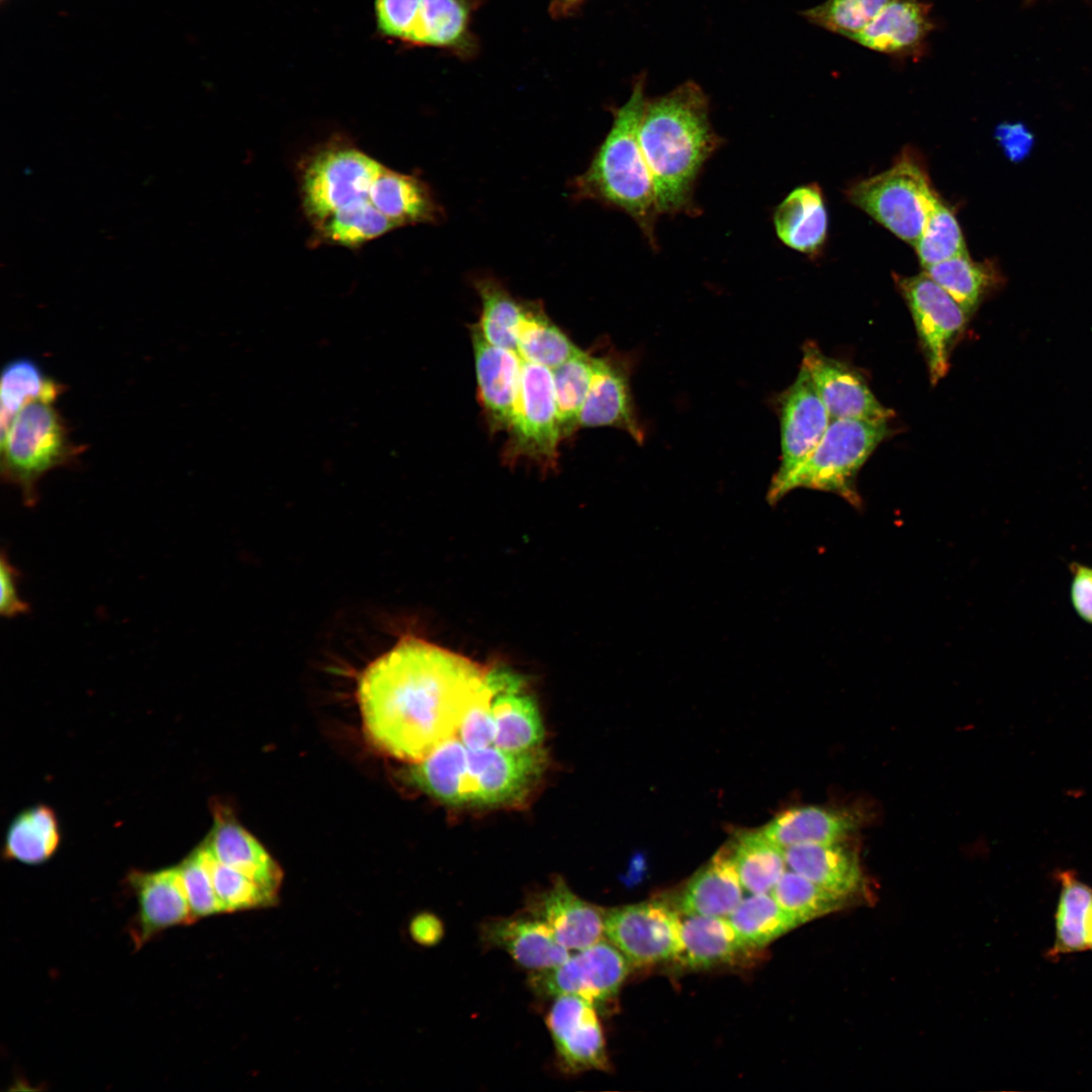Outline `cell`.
I'll return each instance as SVG.
<instances>
[{
	"label": "cell",
	"mask_w": 1092,
	"mask_h": 1092,
	"mask_svg": "<svg viewBox=\"0 0 1092 1092\" xmlns=\"http://www.w3.org/2000/svg\"><path fill=\"white\" fill-rule=\"evenodd\" d=\"M999 141L1006 156L1013 162L1022 160L1029 152L1033 139L1021 123H1002L996 128Z\"/></svg>",
	"instance_id": "cell-50"
},
{
	"label": "cell",
	"mask_w": 1092,
	"mask_h": 1092,
	"mask_svg": "<svg viewBox=\"0 0 1092 1092\" xmlns=\"http://www.w3.org/2000/svg\"><path fill=\"white\" fill-rule=\"evenodd\" d=\"M855 826V817L847 811L807 806L780 813L761 831L786 849L801 844L840 842Z\"/></svg>",
	"instance_id": "cell-27"
},
{
	"label": "cell",
	"mask_w": 1092,
	"mask_h": 1092,
	"mask_svg": "<svg viewBox=\"0 0 1092 1092\" xmlns=\"http://www.w3.org/2000/svg\"><path fill=\"white\" fill-rule=\"evenodd\" d=\"M381 167V163L348 145H331L313 155L300 176L302 207L312 225L345 205L369 198Z\"/></svg>",
	"instance_id": "cell-8"
},
{
	"label": "cell",
	"mask_w": 1092,
	"mask_h": 1092,
	"mask_svg": "<svg viewBox=\"0 0 1092 1092\" xmlns=\"http://www.w3.org/2000/svg\"><path fill=\"white\" fill-rule=\"evenodd\" d=\"M780 416L782 457L770 484L784 480L809 457L831 421L803 365L795 381L781 395Z\"/></svg>",
	"instance_id": "cell-14"
},
{
	"label": "cell",
	"mask_w": 1092,
	"mask_h": 1092,
	"mask_svg": "<svg viewBox=\"0 0 1092 1092\" xmlns=\"http://www.w3.org/2000/svg\"><path fill=\"white\" fill-rule=\"evenodd\" d=\"M639 142L660 214L698 215L694 198L697 180L722 145L711 124L703 89L688 81L665 95L646 99Z\"/></svg>",
	"instance_id": "cell-2"
},
{
	"label": "cell",
	"mask_w": 1092,
	"mask_h": 1092,
	"mask_svg": "<svg viewBox=\"0 0 1092 1092\" xmlns=\"http://www.w3.org/2000/svg\"><path fill=\"white\" fill-rule=\"evenodd\" d=\"M1 440V476L17 486L25 506L38 500L37 484L50 470L73 464L81 452L55 401L34 399L16 415Z\"/></svg>",
	"instance_id": "cell-5"
},
{
	"label": "cell",
	"mask_w": 1092,
	"mask_h": 1092,
	"mask_svg": "<svg viewBox=\"0 0 1092 1092\" xmlns=\"http://www.w3.org/2000/svg\"><path fill=\"white\" fill-rule=\"evenodd\" d=\"M732 848H722L689 882L678 902L686 916L728 917L743 899Z\"/></svg>",
	"instance_id": "cell-26"
},
{
	"label": "cell",
	"mask_w": 1092,
	"mask_h": 1092,
	"mask_svg": "<svg viewBox=\"0 0 1092 1092\" xmlns=\"http://www.w3.org/2000/svg\"><path fill=\"white\" fill-rule=\"evenodd\" d=\"M505 458L535 461L543 469L557 465L561 438L551 369L523 360L520 390L509 428Z\"/></svg>",
	"instance_id": "cell-9"
},
{
	"label": "cell",
	"mask_w": 1092,
	"mask_h": 1092,
	"mask_svg": "<svg viewBox=\"0 0 1092 1092\" xmlns=\"http://www.w3.org/2000/svg\"><path fill=\"white\" fill-rule=\"evenodd\" d=\"M629 971L625 956L603 939L556 967L532 972L529 984L537 994L575 995L596 1006L617 994Z\"/></svg>",
	"instance_id": "cell-12"
},
{
	"label": "cell",
	"mask_w": 1092,
	"mask_h": 1092,
	"mask_svg": "<svg viewBox=\"0 0 1092 1092\" xmlns=\"http://www.w3.org/2000/svg\"><path fill=\"white\" fill-rule=\"evenodd\" d=\"M60 843L56 813L44 805L21 812L10 824L3 847L4 856L26 864L49 859Z\"/></svg>",
	"instance_id": "cell-33"
},
{
	"label": "cell",
	"mask_w": 1092,
	"mask_h": 1092,
	"mask_svg": "<svg viewBox=\"0 0 1092 1092\" xmlns=\"http://www.w3.org/2000/svg\"><path fill=\"white\" fill-rule=\"evenodd\" d=\"M490 689L485 678L482 690L465 713L457 733V737L469 749L486 748L494 743L495 724L490 709Z\"/></svg>",
	"instance_id": "cell-47"
},
{
	"label": "cell",
	"mask_w": 1092,
	"mask_h": 1092,
	"mask_svg": "<svg viewBox=\"0 0 1092 1092\" xmlns=\"http://www.w3.org/2000/svg\"><path fill=\"white\" fill-rule=\"evenodd\" d=\"M815 385L830 420L890 421L894 412L883 405L864 378L845 363L825 355L814 342L803 346L802 364Z\"/></svg>",
	"instance_id": "cell-15"
},
{
	"label": "cell",
	"mask_w": 1092,
	"mask_h": 1092,
	"mask_svg": "<svg viewBox=\"0 0 1092 1092\" xmlns=\"http://www.w3.org/2000/svg\"><path fill=\"white\" fill-rule=\"evenodd\" d=\"M517 347L523 360L549 369L565 362L580 350L551 321L539 300H525Z\"/></svg>",
	"instance_id": "cell-32"
},
{
	"label": "cell",
	"mask_w": 1092,
	"mask_h": 1092,
	"mask_svg": "<svg viewBox=\"0 0 1092 1092\" xmlns=\"http://www.w3.org/2000/svg\"><path fill=\"white\" fill-rule=\"evenodd\" d=\"M314 242L356 249L397 226L369 198L352 202L313 225Z\"/></svg>",
	"instance_id": "cell-34"
},
{
	"label": "cell",
	"mask_w": 1092,
	"mask_h": 1092,
	"mask_svg": "<svg viewBox=\"0 0 1092 1092\" xmlns=\"http://www.w3.org/2000/svg\"><path fill=\"white\" fill-rule=\"evenodd\" d=\"M478 399L491 431L509 430L518 398L523 359L487 342L477 325L470 328Z\"/></svg>",
	"instance_id": "cell-18"
},
{
	"label": "cell",
	"mask_w": 1092,
	"mask_h": 1092,
	"mask_svg": "<svg viewBox=\"0 0 1092 1092\" xmlns=\"http://www.w3.org/2000/svg\"><path fill=\"white\" fill-rule=\"evenodd\" d=\"M772 223L784 245L809 256L817 255L825 243L828 229L820 187L812 183L793 189L776 207Z\"/></svg>",
	"instance_id": "cell-25"
},
{
	"label": "cell",
	"mask_w": 1092,
	"mask_h": 1092,
	"mask_svg": "<svg viewBox=\"0 0 1092 1092\" xmlns=\"http://www.w3.org/2000/svg\"><path fill=\"white\" fill-rule=\"evenodd\" d=\"M892 0H826L802 12L811 23L849 39Z\"/></svg>",
	"instance_id": "cell-44"
},
{
	"label": "cell",
	"mask_w": 1092,
	"mask_h": 1092,
	"mask_svg": "<svg viewBox=\"0 0 1092 1092\" xmlns=\"http://www.w3.org/2000/svg\"><path fill=\"white\" fill-rule=\"evenodd\" d=\"M1060 896L1055 915V942L1048 956L1052 959L1089 948L1088 926L1092 910V888L1073 871L1057 874Z\"/></svg>",
	"instance_id": "cell-31"
},
{
	"label": "cell",
	"mask_w": 1092,
	"mask_h": 1092,
	"mask_svg": "<svg viewBox=\"0 0 1092 1092\" xmlns=\"http://www.w3.org/2000/svg\"><path fill=\"white\" fill-rule=\"evenodd\" d=\"M769 893L799 925L840 909L847 898L792 870L784 873Z\"/></svg>",
	"instance_id": "cell-41"
},
{
	"label": "cell",
	"mask_w": 1092,
	"mask_h": 1092,
	"mask_svg": "<svg viewBox=\"0 0 1092 1092\" xmlns=\"http://www.w3.org/2000/svg\"><path fill=\"white\" fill-rule=\"evenodd\" d=\"M178 870L187 900L196 918L224 912L216 896L202 845L195 848L178 866Z\"/></svg>",
	"instance_id": "cell-46"
},
{
	"label": "cell",
	"mask_w": 1092,
	"mask_h": 1092,
	"mask_svg": "<svg viewBox=\"0 0 1092 1092\" xmlns=\"http://www.w3.org/2000/svg\"><path fill=\"white\" fill-rule=\"evenodd\" d=\"M421 0H376L378 30L389 37L408 41L418 16Z\"/></svg>",
	"instance_id": "cell-48"
},
{
	"label": "cell",
	"mask_w": 1092,
	"mask_h": 1092,
	"mask_svg": "<svg viewBox=\"0 0 1092 1092\" xmlns=\"http://www.w3.org/2000/svg\"><path fill=\"white\" fill-rule=\"evenodd\" d=\"M134 892L138 912L131 935L135 946H142L163 930L193 923L194 916L187 900L178 867L156 872H134L128 877Z\"/></svg>",
	"instance_id": "cell-17"
},
{
	"label": "cell",
	"mask_w": 1092,
	"mask_h": 1092,
	"mask_svg": "<svg viewBox=\"0 0 1092 1092\" xmlns=\"http://www.w3.org/2000/svg\"><path fill=\"white\" fill-rule=\"evenodd\" d=\"M468 8L463 0H421L410 42L452 46L463 36Z\"/></svg>",
	"instance_id": "cell-42"
},
{
	"label": "cell",
	"mask_w": 1092,
	"mask_h": 1092,
	"mask_svg": "<svg viewBox=\"0 0 1092 1092\" xmlns=\"http://www.w3.org/2000/svg\"><path fill=\"white\" fill-rule=\"evenodd\" d=\"M541 748L522 753L496 746L467 751L462 778L461 808L496 809L524 806L541 784L547 768Z\"/></svg>",
	"instance_id": "cell-7"
},
{
	"label": "cell",
	"mask_w": 1092,
	"mask_h": 1092,
	"mask_svg": "<svg viewBox=\"0 0 1092 1092\" xmlns=\"http://www.w3.org/2000/svg\"><path fill=\"white\" fill-rule=\"evenodd\" d=\"M410 932L415 941L424 946L437 944L444 935L442 921L432 913L416 915L410 924Z\"/></svg>",
	"instance_id": "cell-51"
},
{
	"label": "cell",
	"mask_w": 1092,
	"mask_h": 1092,
	"mask_svg": "<svg viewBox=\"0 0 1092 1092\" xmlns=\"http://www.w3.org/2000/svg\"><path fill=\"white\" fill-rule=\"evenodd\" d=\"M682 942L676 961L692 969L728 964L753 951L742 942L728 917L722 916H687L682 920Z\"/></svg>",
	"instance_id": "cell-29"
},
{
	"label": "cell",
	"mask_w": 1092,
	"mask_h": 1092,
	"mask_svg": "<svg viewBox=\"0 0 1092 1092\" xmlns=\"http://www.w3.org/2000/svg\"><path fill=\"white\" fill-rule=\"evenodd\" d=\"M63 388L30 359L19 358L7 363L0 384V439L26 403L39 398L56 401Z\"/></svg>",
	"instance_id": "cell-35"
},
{
	"label": "cell",
	"mask_w": 1092,
	"mask_h": 1092,
	"mask_svg": "<svg viewBox=\"0 0 1092 1092\" xmlns=\"http://www.w3.org/2000/svg\"><path fill=\"white\" fill-rule=\"evenodd\" d=\"M468 748L454 737L423 760L404 769V782L452 808L461 809V780L467 765Z\"/></svg>",
	"instance_id": "cell-30"
},
{
	"label": "cell",
	"mask_w": 1092,
	"mask_h": 1092,
	"mask_svg": "<svg viewBox=\"0 0 1092 1092\" xmlns=\"http://www.w3.org/2000/svg\"><path fill=\"white\" fill-rule=\"evenodd\" d=\"M970 316L995 283L996 273L988 262H975L965 253L924 268Z\"/></svg>",
	"instance_id": "cell-39"
},
{
	"label": "cell",
	"mask_w": 1092,
	"mask_h": 1092,
	"mask_svg": "<svg viewBox=\"0 0 1092 1092\" xmlns=\"http://www.w3.org/2000/svg\"><path fill=\"white\" fill-rule=\"evenodd\" d=\"M932 28L929 4L892 0L850 40L879 53L908 56L922 49Z\"/></svg>",
	"instance_id": "cell-23"
},
{
	"label": "cell",
	"mask_w": 1092,
	"mask_h": 1092,
	"mask_svg": "<svg viewBox=\"0 0 1092 1092\" xmlns=\"http://www.w3.org/2000/svg\"><path fill=\"white\" fill-rule=\"evenodd\" d=\"M203 848L212 884L224 912L267 906L274 902L275 896L246 875L220 863Z\"/></svg>",
	"instance_id": "cell-45"
},
{
	"label": "cell",
	"mask_w": 1092,
	"mask_h": 1092,
	"mask_svg": "<svg viewBox=\"0 0 1092 1092\" xmlns=\"http://www.w3.org/2000/svg\"><path fill=\"white\" fill-rule=\"evenodd\" d=\"M369 199L397 228L436 224L445 218L444 208L427 182L384 165L371 185Z\"/></svg>",
	"instance_id": "cell-24"
},
{
	"label": "cell",
	"mask_w": 1092,
	"mask_h": 1092,
	"mask_svg": "<svg viewBox=\"0 0 1092 1092\" xmlns=\"http://www.w3.org/2000/svg\"><path fill=\"white\" fill-rule=\"evenodd\" d=\"M489 666L412 634L373 660L357 681L367 736L389 756L423 760L457 737Z\"/></svg>",
	"instance_id": "cell-1"
},
{
	"label": "cell",
	"mask_w": 1092,
	"mask_h": 1092,
	"mask_svg": "<svg viewBox=\"0 0 1092 1092\" xmlns=\"http://www.w3.org/2000/svg\"><path fill=\"white\" fill-rule=\"evenodd\" d=\"M593 368L594 357L579 350L551 369L562 439L571 436L579 428V418L588 393Z\"/></svg>",
	"instance_id": "cell-40"
},
{
	"label": "cell",
	"mask_w": 1092,
	"mask_h": 1092,
	"mask_svg": "<svg viewBox=\"0 0 1092 1092\" xmlns=\"http://www.w3.org/2000/svg\"><path fill=\"white\" fill-rule=\"evenodd\" d=\"M495 724L493 745L522 753L541 748L544 727L535 697L525 677L504 666L490 665L486 674Z\"/></svg>",
	"instance_id": "cell-13"
},
{
	"label": "cell",
	"mask_w": 1092,
	"mask_h": 1092,
	"mask_svg": "<svg viewBox=\"0 0 1092 1092\" xmlns=\"http://www.w3.org/2000/svg\"><path fill=\"white\" fill-rule=\"evenodd\" d=\"M20 573L2 551L0 563L1 601L0 613L5 618H13L29 611V606L18 595L17 584Z\"/></svg>",
	"instance_id": "cell-49"
},
{
	"label": "cell",
	"mask_w": 1092,
	"mask_h": 1092,
	"mask_svg": "<svg viewBox=\"0 0 1092 1092\" xmlns=\"http://www.w3.org/2000/svg\"><path fill=\"white\" fill-rule=\"evenodd\" d=\"M525 910L547 923L559 943L569 950L583 949L605 936L606 910L578 897L560 877L530 897Z\"/></svg>",
	"instance_id": "cell-19"
},
{
	"label": "cell",
	"mask_w": 1092,
	"mask_h": 1092,
	"mask_svg": "<svg viewBox=\"0 0 1092 1092\" xmlns=\"http://www.w3.org/2000/svg\"><path fill=\"white\" fill-rule=\"evenodd\" d=\"M894 278L912 315L934 385L946 375L950 352L969 316L925 272L914 276L895 274Z\"/></svg>",
	"instance_id": "cell-10"
},
{
	"label": "cell",
	"mask_w": 1092,
	"mask_h": 1092,
	"mask_svg": "<svg viewBox=\"0 0 1092 1092\" xmlns=\"http://www.w3.org/2000/svg\"><path fill=\"white\" fill-rule=\"evenodd\" d=\"M481 301L477 327L490 344L518 353L517 336L524 299H518L495 278L481 277L473 282Z\"/></svg>",
	"instance_id": "cell-37"
},
{
	"label": "cell",
	"mask_w": 1092,
	"mask_h": 1092,
	"mask_svg": "<svg viewBox=\"0 0 1092 1092\" xmlns=\"http://www.w3.org/2000/svg\"><path fill=\"white\" fill-rule=\"evenodd\" d=\"M644 85L642 77L635 82L629 99L614 111L612 126L588 167L569 187L576 200H592L629 215L650 247L657 250L655 228L660 212L639 142L647 99Z\"/></svg>",
	"instance_id": "cell-3"
},
{
	"label": "cell",
	"mask_w": 1092,
	"mask_h": 1092,
	"mask_svg": "<svg viewBox=\"0 0 1092 1092\" xmlns=\"http://www.w3.org/2000/svg\"><path fill=\"white\" fill-rule=\"evenodd\" d=\"M595 1005L575 995H561L547 1014L546 1023L565 1072L605 1070V1038Z\"/></svg>",
	"instance_id": "cell-16"
},
{
	"label": "cell",
	"mask_w": 1092,
	"mask_h": 1092,
	"mask_svg": "<svg viewBox=\"0 0 1092 1092\" xmlns=\"http://www.w3.org/2000/svg\"><path fill=\"white\" fill-rule=\"evenodd\" d=\"M1090 624L1092 625V617H1091V621H1090Z\"/></svg>",
	"instance_id": "cell-53"
},
{
	"label": "cell",
	"mask_w": 1092,
	"mask_h": 1092,
	"mask_svg": "<svg viewBox=\"0 0 1092 1092\" xmlns=\"http://www.w3.org/2000/svg\"><path fill=\"white\" fill-rule=\"evenodd\" d=\"M213 809V826L202 845L217 861L246 875L276 897L282 881L279 866L224 808Z\"/></svg>",
	"instance_id": "cell-22"
},
{
	"label": "cell",
	"mask_w": 1092,
	"mask_h": 1092,
	"mask_svg": "<svg viewBox=\"0 0 1092 1092\" xmlns=\"http://www.w3.org/2000/svg\"><path fill=\"white\" fill-rule=\"evenodd\" d=\"M1088 938H1089V948L1092 949V910H1091L1090 918H1089Z\"/></svg>",
	"instance_id": "cell-52"
},
{
	"label": "cell",
	"mask_w": 1092,
	"mask_h": 1092,
	"mask_svg": "<svg viewBox=\"0 0 1092 1092\" xmlns=\"http://www.w3.org/2000/svg\"><path fill=\"white\" fill-rule=\"evenodd\" d=\"M732 855L742 887L751 894L769 893L786 872L785 849L771 842L761 829L741 833Z\"/></svg>",
	"instance_id": "cell-36"
},
{
	"label": "cell",
	"mask_w": 1092,
	"mask_h": 1092,
	"mask_svg": "<svg viewBox=\"0 0 1092 1092\" xmlns=\"http://www.w3.org/2000/svg\"><path fill=\"white\" fill-rule=\"evenodd\" d=\"M891 434L889 421L832 420L813 452L788 477L769 484L767 502L777 504L796 488L838 494L859 507L856 476L871 454Z\"/></svg>",
	"instance_id": "cell-4"
},
{
	"label": "cell",
	"mask_w": 1092,
	"mask_h": 1092,
	"mask_svg": "<svg viewBox=\"0 0 1092 1092\" xmlns=\"http://www.w3.org/2000/svg\"><path fill=\"white\" fill-rule=\"evenodd\" d=\"M728 919L742 942L752 950L764 947L799 925L770 893L751 894L742 899Z\"/></svg>",
	"instance_id": "cell-38"
},
{
	"label": "cell",
	"mask_w": 1092,
	"mask_h": 1092,
	"mask_svg": "<svg viewBox=\"0 0 1092 1092\" xmlns=\"http://www.w3.org/2000/svg\"><path fill=\"white\" fill-rule=\"evenodd\" d=\"M610 426L626 431L637 442L643 432L638 425L629 376L623 364L610 356L594 357L593 376L579 428Z\"/></svg>",
	"instance_id": "cell-21"
},
{
	"label": "cell",
	"mask_w": 1092,
	"mask_h": 1092,
	"mask_svg": "<svg viewBox=\"0 0 1092 1092\" xmlns=\"http://www.w3.org/2000/svg\"><path fill=\"white\" fill-rule=\"evenodd\" d=\"M605 936L634 966L676 960L684 948L680 915L655 900L606 910Z\"/></svg>",
	"instance_id": "cell-11"
},
{
	"label": "cell",
	"mask_w": 1092,
	"mask_h": 1092,
	"mask_svg": "<svg viewBox=\"0 0 1092 1092\" xmlns=\"http://www.w3.org/2000/svg\"><path fill=\"white\" fill-rule=\"evenodd\" d=\"M845 195L852 204L913 246L940 199L921 159L908 149L888 170L856 182Z\"/></svg>",
	"instance_id": "cell-6"
},
{
	"label": "cell",
	"mask_w": 1092,
	"mask_h": 1092,
	"mask_svg": "<svg viewBox=\"0 0 1092 1092\" xmlns=\"http://www.w3.org/2000/svg\"><path fill=\"white\" fill-rule=\"evenodd\" d=\"M913 247L923 268L968 253L956 215L940 199Z\"/></svg>",
	"instance_id": "cell-43"
},
{
	"label": "cell",
	"mask_w": 1092,
	"mask_h": 1092,
	"mask_svg": "<svg viewBox=\"0 0 1092 1092\" xmlns=\"http://www.w3.org/2000/svg\"><path fill=\"white\" fill-rule=\"evenodd\" d=\"M480 936L485 945L507 951L532 972L556 967L570 956L548 924L530 914L486 920L481 924Z\"/></svg>",
	"instance_id": "cell-20"
},
{
	"label": "cell",
	"mask_w": 1092,
	"mask_h": 1092,
	"mask_svg": "<svg viewBox=\"0 0 1092 1092\" xmlns=\"http://www.w3.org/2000/svg\"><path fill=\"white\" fill-rule=\"evenodd\" d=\"M785 856L792 871L840 896L848 897L862 882L857 857L841 841L791 846Z\"/></svg>",
	"instance_id": "cell-28"
}]
</instances>
